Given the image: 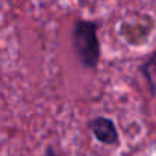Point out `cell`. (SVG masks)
I'll return each mask as SVG.
<instances>
[{
	"instance_id": "277c9868",
	"label": "cell",
	"mask_w": 156,
	"mask_h": 156,
	"mask_svg": "<svg viewBox=\"0 0 156 156\" xmlns=\"http://www.w3.org/2000/svg\"><path fill=\"white\" fill-rule=\"evenodd\" d=\"M43 156H58V155H56V152H55V149L49 146V147H47V149L44 150V155H43Z\"/></svg>"
},
{
	"instance_id": "6da1fadb",
	"label": "cell",
	"mask_w": 156,
	"mask_h": 156,
	"mask_svg": "<svg viewBox=\"0 0 156 156\" xmlns=\"http://www.w3.org/2000/svg\"><path fill=\"white\" fill-rule=\"evenodd\" d=\"M99 24L93 20H76L71 32V44L79 64L87 70H96L100 61Z\"/></svg>"
},
{
	"instance_id": "7a4b0ae2",
	"label": "cell",
	"mask_w": 156,
	"mask_h": 156,
	"mask_svg": "<svg viewBox=\"0 0 156 156\" xmlns=\"http://www.w3.org/2000/svg\"><path fill=\"white\" fill-rule=\"evenodd\" d=\"M88 129L93 133V136L105 146L118 144L120 135H118V129H117V124L114 123V120L103 117V115L94 117L88 121Z\"/></svg>"
},
{
	"instance_id": "3957f363",
	"label": "cell",
	"mask_w": 156,
	"mask_h": 156,
	"mask_svg": "<svg viewBox=\"0 0 156 156\" xmlns=\"http://www.w3.org/2000/svg\"><path fill=\"white\" fill-rule=\"evenodd\" d=\"M140 73L143 74L147 87H149V93L152 97H156V50L149 59H146L143 62V65L140 67Z\"/></svg>"
}]
</instances>
